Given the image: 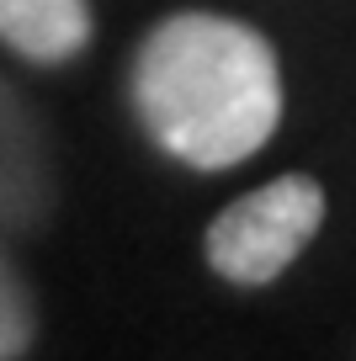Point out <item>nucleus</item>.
<instances>
[{
    "label": "nucleus",
    "mask_w": 356,
    "mask_h": 361,
    "mask_svg": "<svg viewBox=\"0 0 356 361\" xmlns=\"http://www.w3.org/2000/svg\"><path fill=\"white\" fill-rule=\"evenodd\" d=\"M324 224V186L303 170L234 197L202 234V255L229 287H271Z\"/></svg>",
    "instance_id": "obj_2"
},
{
    "label": "nucleus",
    "mask_w": 356,
    "mask_h": 361,
    "mask_svg": "<svg viewBox=\"0 0 356 361\" xmlns=\"http://www.w3.org/2000/svg\"><path fill=\"white\" fill-rule=\"evenodd\" d=\"M90 0H0V43L27 64L59 69L90 48Z\"/></svg>",
    "instance_id": "obj_4"
},
{
    "label": "nucleus",
    "mask_w": 356,
    "mask_h": 361,
    "mask_svg": "<svg viewBox=\"0 0 356 361\" xmlns=\"http://www.w3.org/2000/svg\"><path fill=\"white\" fill-rule=\"evenodd\" d=\"M128 102L165 159L234 170L282 128V64L266 32L218 11H170L138 37Z\"/></svg>",
    "instance_id": "obj_1"
},
{
    "label": "nucleus",
    "mask_w": 356,
    "mask_h": 361,
    "mask_svg": "<svg viewBox=\"0 0 356 361\" xmlns=\"http://www.w3.org/2000/svg\"><path fill=\"white\" fill-rule=\"evenodd\" d=\"M32 345H37V303L22 266L6 250V234H0V361L27 356Z\"/></svg>",
    "instance_id": "obj_5"
},
{
    "label": "nucleus",
    "mask_w": 356,
    "mask_h": 361,
    "mask_svg": "<svg viewBox=\"0 0 356 361\" xmlns=\"http://www.w3.org/2000/svg\"><path fill=\"white\" fill-rule=\"evenodd\" d=\"M59 213V165L54 138L32 96L0 75V234L32 239Z\"/></svg>",
    "instance_id": "obj_3"
}]
</instances>
